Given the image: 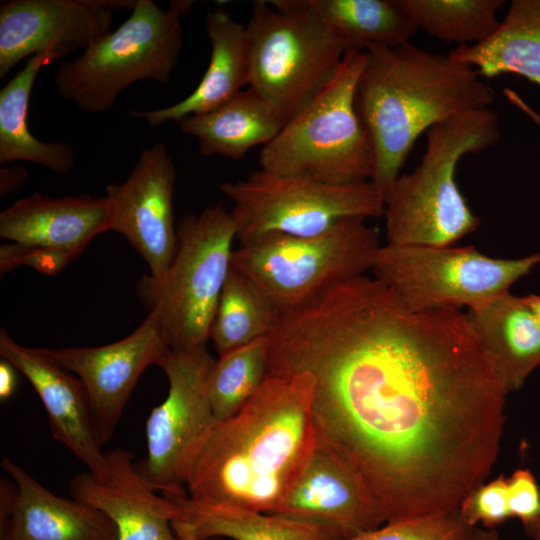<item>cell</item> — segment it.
Wrapping results in <instances>:
<instances>
[{
  "instance_id": "8d00e7d4",
  "label": "cell",
  "mask_w": 540,
  "mask_h": 540,
  "mask_svg": "<svg viewBox=\"0 0 540 540\" xmlns=\"http://www.w3.org/2000/svg\"><path fill=\"white\" fill-rule=\"evenodd\" d=\"M450 540H499L495 529L462 525Z\"/></svg>"
},
{
  "instance_id": "ffe728a7",
  "label": "cell",
  "mask_w": 540,
  "mask_h": 540,
  "mask_svg": "<svg viewBox=\"0 0 540 540\" xmlns=\"http://www.w3.org/2000/svg\"><path fill=\"white\" fill-rule=\"evenodd\" d=\"M110 223L107 195L50 197L33 193L0 213V237L76 259L96 236L110 230Z\"/></svg>"
},
{
  "instance_id": "d590c367",
  "label": "cell",
  "mask_w": 540,
  "mask_h": 540,
  "mask_svg": "<svg viewBox=\"0 0 540 540\" xmlns=\"http://www.w3.org/2000/svg\"><path fill=\"white\" fill-rule=\"evenodd\" d=\"M16 368L7 360L0 361V400H8L15 392L17 386Z\"/></svg>"
},
{
  "instance_id": "d6a6232c",
  "label": "cell",
  "mask_w": 540,
  "mask_h": 540,
  "mask_svg": "<svg viewBox=\"0 0 540 540\" xmlns=\"http://www.w3.org/2000/svg\"><path fill=\"white\" fill-rule=\"evenodd\" d=\"M74 259L66 253L12 242L2 244L0 247L1 275L22 265L32 267L43 274L54 275Z\"/></svg>"
},
{
  "instance_id": "7a4b0ae2",
  "label": "cell",
  "mask_w": 540,
  "mask_h": 540,
  "mask_svg": "<svg viewBox=\"0 0 540 540\" xmlns=\"http://www.w3.org/2000/svg\"><path fill=\"white\" fill-rule=\"evenodd\" d=\"M307 373L267 376L233 417L216 421L187 462L188 498L271 514L316 448Z\"/></svg>"
},
{
  "instance_id": "277c9868",
  "label": "cell",
  "mask_w": 540,
  "mask_h": 540,
  "mask_svg": "<svg viewBox=\"0 0 540 540\" xmlns=\"http://www.w3.org/2000/svg\"><path fill=\"white\" fill-rule=\"evenodd\" d=\"M499 137V116L490 107L430 128L419 165L384 195L388 244L451 246L476 230L480 220L459 190L456 168L464 155L493 146Z\"/></svg>"
},
{
  "instance_id": "44dd1931",
  "label": "cell",
  "mask_w": 540,
  "mask_h": 540,
  "mask_svg": "<svg viewBox=\"0 0 540 540\" xmlns=\"http://www.w3.org/2000/svg\"><path fill=\"white\" fill-rule=\"evenodd\" d=\"M205 31L211 52L208 67L197 87L177 103L152 110H134L132 118L153 127L178 123L195 114L206 113L225 103L250 83V65L245 26L223 8L209 11Z\"/></svg>"
},
{
  "instance_id": "4dcf8cb0",
  "label": "cell",
  "mask_w": 540,
  "mask_h": 540,
  "mask_svg": "<svg viewBox=\"0 0 540 540\" xmlns=\"http://www.w3.org/2000/svg\"><path fill=\"white\" fill-rule=\"evenodd\" d=\"M506 479L501 474L486 484H480L462 499L457 512L464 525L477 526L480 523L484 528L495 529L510 518Z\"/></svg>"
},
{
  "instance_id": "60d3db41",
  "label": "cell",
  "mask_w": 540,
  "mask_h": 540,
  "mask_svg": "<svg viewBox=\"0 0 540 540\" xmlns=\"http://www.w3.org/2000/svg\"><path fill=\"white\" fill-rule=\"evenodd\" d=\"M210 540H224V538H212Z\"/></svg>"
},
{
  "instance_id": "83f0119b",
  "label": "cell",
  "mask_w": 540,
  "mask_h": 540,
  "mask_svg": "<svg viewBox=\"0 0 540 540\" xmlns=\"http://www.w3.org/2000/svg\"><path fill=\"white\" fill-rule=\"evenodd\" d=\"M279 316V310L269 297L247 275L232 265L210 332L218 357L267 337Z\"/></svg>"
},
{
  "instance_id": "74e56055",
  "label": "cell",
  "mask_w": 540,
  "mask_h": 540,
  "mask_svg": "<svg viewBox=\"0 0 540 540\" xmlns=\"http://www.w3.org/2000/svg\"><path fill=\"white\" fill-rule=\"evenodd\" d=\"M503 94L510 104L524 113L540 128V114L536 112L516 91L504 88Z\"/></svg>"
},
{
  "instance_id": "9a60e30c",
  "label": "cell",
  "mask_w": 540,
  "mask_h": 540,
  "mask_svg": "<svg viewBox=\"0 0 540 540\" xmlns=\"http://www.w3.org/2000/svg\"><path fill=\"white\" fill-rule=\"evenodd\" d=\"M176 167L163 143L145 148L126 180L106 187L110 230L144 259L150 275L168 269L177 246L174 219Z\"/></svg>"
},
{
  "instance_id": "7c38bea8",
  "label": "cell",
  "mask_w": 540,
  "mask_h": 540,
  "mask_svg": "<svg viewBox=\"0 0 540 540\" xmlns=\"http://www.w3.org/2000/svg\"><path fill=\"white\" fill-rule=\"evenodd\" d=\"M215 361L202 346L170 349L158 364L167 376L168 393L146 421L147 456L136 466L163 494L186 492L183 478L187 462L217 421L209 399Z\"/></svg>"
},
{
  "instance_id": "f546056e",
  "label": "cell",
  "mask_w": 540,
  "mask_h": 540,
  "mask_svg": "<svg viewBox=\"0 0 540 540\" xmlns=\"http://www.w3.org/2000/svg\"><path fill=\"white\" fill-rule=\"evenodd\" d=\"M267 376V337L219 356L209 380V399L216 420L224 421L237 414Z\"/></svg>"
},
{
  "instance_id": "5bb4252c",
  "label": "cell",
  "mask_w": 540,
  "mask_h": 540,
  "mask_svg": "<svg viewBox=\"0 0 540 540\" xmlns=\"http://www.w3.org/2000/svg\"><path fill=\"white\" fill-rule=\"evenodd\" d=\"M137 0H6L0 4V80L22 60L84 51L112 31L114 13Z\"/></svg>"
},
{
  "instance_id": "ac0fdd59",
  "label": "cell",
  "mask_w": 540,
  "mask_h": 540,
  "mask_svg": "<svg viewBox=\"0 0 540 540\" xmlns=\"http://www.w3.org/2000/svg\"><path fill=\"white\" fill-rule=\"evenodd\" d=\"M0 540H117L113 522L74 498L58 496L22 466L3 457Z\"/></svg>"
},
{
  "instance_id": "7402d4cb",
  "label": "cell",
  "mask_w": 540,
  "mask_h": 540,
  "mask_svg": "<svg viewBox=\"0 0 540 540\" xmlns=\"http://www.w3.org/2000/svg\"><path fill=\"white\" fill-rule=\"evenodd\" d=\"M465 314L507 393L520 390L540 365V321L524 297L509 292Z\"/></svg>"
},
{
  "instance_id": "8fae6325",
  "label": "cell",
  "mask_w": 540,
  "mask_h": 540,
  "mask_svg": "<svg viewBox=\"0 0 540 540\" xmlns=\"http://www.w3.org/2000/svg\"><path fill=\"white\" fill-rule=\"evenodd\" d=\"M540 265V252L517 259L492 258L474 247L381 246L372 270L412 311L467 306L477 309L509 293Z\"/></svg>"
},
{
  "instance_id": "d6986e66",
  "label": "cell",
  "mask_w": 540,
  "mask_h": 540,
  "mask_svg": "<svg viewBox=\"0 0 540 540\" xmlns=\"http://www.w3.org/2000/svg\"><path fill=\"white\" fill-rule=\"evenodd\" d=\"M0 356L33 386L48 415L53 438L68 448L88 471L100 472L105 464L104 452L96 441L88 397L79 378L61 367L47 348L21 345L3 328Z\"/></svg>"
},
{
  "instance_id": "1f68e13d",
  "label": "cell",
  "mask_w": 540,
  "mask_h": 540,
  "mask_svg": "<svg viewBox=\"0 0 540 540\" xmlns=\"http://www.w3.org/2000/svg\"><path fill=\"white\" fill-rule=\"evenodd\" d=\"M462 525L455 511L386 523L347 540H450Z\"/></svg>"
},
{
  "instance_id": "9c48e42d",
  "label": "cell",
  "mask_w": 540,
  "mask_h": 540,
  "mask_svg": "<svg viewBox=\"0 0 540 540\" xmlns=\"http://www.w3.org/2000/svg\"><path fill=\"white\" fill-rule=\"evenodd\" d=\"M380 247L377 231L365 219L351 218L316 236L270 234L242 243L233 250L232 265L283 313L362 276Z\"/></svg>"
},
{
  "instance_id": "52a82bcc",
  "label": "cell",
  "mask_w": 540,
  "mask_h": 540,
  "mask_svg": "<svg viewBox=\"0 0 540 540\" xmlns=\"http://www.w3.org/2000/svg\"><path fill=\"white\" fill-rule=\"evenodd\" d=\"M173 259L159 277L144 275L136 284L148 312L156 313L172 350L206 346L219 298L232 266L236 227L230 211L217 204L176 223Z\"/></svg>"
},
{
  "instance_id": "8992f818",
  "label": "cell",
  "mask_w": 540,
  "mask_h": 540,
  "mask_svg": "<svg viewBox=\"0 0 540 540\" xmlns=\"http://www.w3.org/2000/svg\"><path fill=\"white\" fill-rule=\"evenodd\" d=\"M193 3L173 0L164 10L152 0H137L116 30L57 67L58 95L83 112L99 114L138 81L168 83L183 47V18Z\"/></svg>"
},
{
  "instance_id": "2e32d148",
  "label": "cell",
  "mask_w": 540,
  "mask_h": 540,
  "mask_svg": "<svg viewBox=\"0 0 540 540\" xmlns=\"http://www.w3.org/2000/svg\"><path fill=\"white\" fill-rule=\"evenodd\" d=\"M271 514L322 528L333 540H347L386 523L358 476L317 445L302 473Z\"/></svg>"
},
{
  "instance_id": "30bf717a",
  "label": "cell",
  "mask_w": 540,
  "mask_h": 540,
  "mask_svg": "<svg viewBox=\"0 0 540 540\" xmlns=\"http://www.w3.org/2000/svg\"><path fill=\"white\" fill-rule=\"evenodd\" d=\"M220 190L233 203L240 244L270 234L316 236L343 220L384 213L383 196L371 181L335 185L260 169L223 182Z\"/></svg>"
},
{
  "instance_id": "e575fe53",
  "label": "cell",
  "mask_w": 540,
  "mask_h": 540,
  "mask_svg": "<svg viewBox=\"0 0 540 540\" xmlns=\"http://www.w3.org/2000/svg\"><path fill=\"white\" fill-rule=\"evenodd\" d=\"M28 180V172L22 166H4L0 169V196L7 197L19 191Z\"/></svg>"
},
{
  "instance_id": "4fadbf2b",
  "label": "cell",
  "mask_w": 540,
  "mask_h": 540,
  "mask_svg": "<svg viewBox=\"0 0 540 540\" xmlns=\"http://www.w3.org/2000/svg\"><path fill=\"white\" fill-rule=\"evenodd\" d=\"M171 349L167 331L154 312L125 338L97 347L48 349L51 357L83 384L96 441L113 437L133 390L152 365Z\"/></svg>"
},
{
  "instance_id": "836d02e7",
  "label": "cell",
  "mask_w": 540,
  "mask_h": 540,
  "mask_svg": "<svg viewBox=\"0 0 540 540\" xmlns=\"http://www.w3.org/2000/svg\"><path fill=\"white\" fill-rule=\"evenodd\" d=\"M510 517L521 521L523 527L540 516V489L529 469L519 468L506 479Z\"/></svg>"
},
{
  "instance_id": "ab89813d",
  "label": "cell",
  "mask_w": 540,
  "mask_h": 540,
  "mask_svg": "<svg viewBox=\"0 0 540 540\" xmlns=\"http://www.w3.org/2000/svg\"><path fill=\"white\" fill-rule=\"evenodd\" d=\"M524 300L540 321V295L531 294L524 297Z\"/></svg>"
},
{
  "instance_id": "603a6c76",
  "label": "cell",
  "mask_w": 540,
  "mask_h": 540,
  "mask_svg": "<svg viewBox=\"0 0 540 540\" xmlns=\"http://www.w3.org/2000/svg\"><path fill=\"white\" fill-rule=\"evenodd\" d=\"M180 130L198 141L205 157L242 159L253 147L271 142L284 126L274 107L248 87L206 113L187 116Z\"/></svg>"
},
{
  "instance_id": "6da1fadb",
  "label": "cell",
  "mask_w": 540,
  "mask_h": 540,
  "mask_svg": "<svg viewBox=\"0 0 540 540\" xmlns=\"http://www.w3.org/2000/svg\"><path fill=\"white\" fill-rule=\"evenodd\" d=\"M267 338L268 375L313 378L316 445L386 523L455 512L490 474L508 393L459 309L412 311L362 275L281 313Z\"/></svg>"
},
{
  "instance_id": "484cf974",
  "label": "cell",
  "mask_w": 540,
  "mask_h": 540,
  "mask_svg": "<svg viewBox=\"0 0 540 540\" xmlns=\"http://www.w3.org/2000/svg\"><path fill=\"white\" fill-rule=\"evenodd\" d=\"M448 55L480 76L514 73L540 86V0H513L488 39L457 46Z\"/></svg>"
},
{
  "instance_id": "e0dca14e",
  "label": "cell",
  "mask_w": 540,
  "mask_h": 540,
  "mask_svg": "<svg viewBox=\"0 0 540 540\" xmlns=\"http://www.w3.org/2000/svg\"><path fill=\"white\" fill-rule=\"evenodd\" d=\"M98 473L85 471L69 482L71 497L105 514L115 525L117 540H179L171 526L176 503L158 495L139 472L129 450L104 452Z\"/></svg>"
},
{
  "instance_id": "4316f807",
  "label": "cell",
  "mask_w": 540,
  "mask_h": 540,
  "mask_svg": "<svg viewBox=\"0 0 540 540\" xmlns=\"http://www.w3.org/2000/svg\"><path fill=\"white\" fill-rule=\"evenodd\" d=\"M316 14L346 52L369 45L398 47L410 43L417 28L395 0H296Z\"/></svg>"
},
{
  "instance_id": "5b68a950",
  "label": "cell",
  "mask_w": 540,
  "mask_h": 540,
  "mask_svg": "<svg viewBox=\"0 0 540 540\" xmlns=\"http://www.w3.org/2000/svg\"><path fill=\"white\" fill-rule=\"evenodd\" d=\"M366 57L346 52L328 83L262 147L260 169L335 185L371 181L374 151L355 108Z\"/></svg>"
},
{
  "instance_id": "d4e9b609",
  "label": "cell",
  "mask_w": 540,
  "mask_h": 540,
  "mask_svg": "<svg viewBox=\"0 0 540 540\" xmlns=\"http://www.w3.org/2000/svg\"><path fill=\"white\" fill-rule=\"evenodd\" d=\"M61 59L50 51L34 55L0 90V164L26 161L65 174L75 165V150L65 141H42L28 125L29 102L40 70Z\"/></svg>"
},
{
  "instance_id": "f1b7e54d",
  "label": "cell",
  "mask_w": 540,
  "mask_h": 540,
  "mask_svg": "<svg viewBox=\"0 0 540 540\" xmlns=\"http://www.w3.org/2000/svg\"><path fill=\"white\" fill-rule=\"evenodd\" d=\"M414 26L440 40L475 45L499 27L502 0H395Z\"/></svg>"
},
{
  "instance_id": "3957f363",
  "label": "cell",
  "mask_w": 540,
  "mask_h": 540,
  "mask_svg": "<svg viewBox=\"0 0 540 540\" xmlns=\"http://www.w3.org/2000/svg\"><path fill=\"white\" fill-rule=\"evenodd\" d=\"M355 108L372 143L371 182L384 195L419 136L433 126L489 106L494 89L474 68L411 43L369 45Z\"/></svg>"
},
{
  "instance_id": "ba28073f",
  "label": "cell",
  "mask_w": 540,
  "mask_h": 540,
  "mask_svg": "<svg viewBox=\"0 0 540 540\" xmlns=\"http://www.w3.org/2000/svg\"><path fill=\"white\" fill-rule=\"evenodd\" d=\"M249 86L284 124L332 78L346 50L322 20L296 0H256L245 25Z\"/></svg>"
},
{
  "instance_id": "cb8c5ba5",
  "label": "cell",
  "mask_w": 540,
  "mask_h": 540,
  "mask_svg": "<svg viewBox=\"0 0 540 540\" xmlns=\"http://www.w3.org/2000/svg\"><path fill=\"white\" fill-rule=\"evenodd\" d=\"M165 495L178 508L171 526L179 540H333L322 528L304 522L240 506L194 501L186 492Z\"/></svg>"
},
{
  "instance_id": "f35d334b",
  "label": "cell",
  "mask_w": 540,
  "mask_h": 540,
  "mask_svg": "<svg viewBox=\"0 0 540 540\" xmlns=\"http://www.w3.org/2000/svg\"><path fill=\"white\" fill-rule=\"evenodd\" d=\"M523 528L530 540H540V516L533 523Z\"/></svg>"
}]
</instances>
